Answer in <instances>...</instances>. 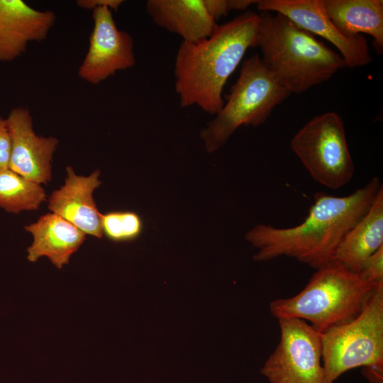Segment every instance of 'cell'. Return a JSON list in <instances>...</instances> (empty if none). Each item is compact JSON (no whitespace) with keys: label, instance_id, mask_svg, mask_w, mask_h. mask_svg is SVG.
Here are the masks:
<instances>
[{"label":"cell","instance_id":"cell-15","mask_svg":"<svg viewBox=\"0 0 383 383\" xmlns=\"http://www.w3.org/2000/svg\"><path fill=\"white\" fill-rule=\"evenodd\" d=\"M24 228L33 236L27 249L28 260L35 262L46 256L59 269L68 264L70 256L85 240L84 232L55 213H47Z\"/></svg>","mask_w":383,"mask_h":383},{"label":"cell","instance_id":"cell-10","mask_svg":"<svg viewBox=\"0 0 383 383\" xmlns=\"http://www.w3.org/2000/svg\"><path fill=\"white\" fill-rule=\"evenodd\" d=\"M256 5L261 11L281 13L299 28L329 41L339 50L347 67L365 66L372 60L367 39L341 33L327 15L322 0H260Z\"/></svg>","mask_w":383,"mask_h":383},{"label":"cell","instance_id":"cell-8","mask_svg":"<svg viewBox=\"0 0 383 383\" xmlns=\"http://www.w3.org/2000/svg\"><path fill=\"white\" fill-rule=\"evenodd\" d=\"M277 320L280 340L261 373L270 383H325L321 333L299 318Z\"/></svg>","mask_w":383,"mask_h":383},{"label":"cell","instance_id":"cell-3","mask_svg":"<svg viewBox=\"0 0 383 383\" xmlns=\"http://www.w3.org/2000/svg\"><path fill=\"white\" fill-rule=\"evenodd\" d=\"M254 48L260 49L262 63L290 94L304 93L346 67L339 53L279 13H259Z\"/></svg>","mask_w":383,"mask_h":383},{"label":"cell","instance_id":"cell-4","mask_svg":"<svg viewBox=\"0 0 383 383\" xmlns=\"http://www.w3.org/2000/svg\"><path fill=\"white\" fill-rule=\"evenodd\" d=\"M377 287L333 261L317 270L299 294L271 301L270 311L277 319L308 321L321 333L357 316Z\"/></svg>","mask_w":383,"mask_h":383},{"label":"cell","instance_id":"cell-14","mask_svg":"<svg viewBox=\"0 0 383 383\" xmlns=\"http://www.w3.org/2000/svg\"><path fill=\"white\" fill-rule=\"evenodd\" d=\"M145 9L158 27L197 43L210 37L218 28L203 0H148Z\"/></svg>","mask_w":383,"mask_h":383},{"label":"cell","instance_id":"cell-19","mask_svg":"<svg viewBox=\"0 0 383 383\" xmlns=\"http://www.w3.org/2000/svg\"><path fill=\"white\" fill-rule=\"evenodd\" d=\"M103 233L114 242L131 241L143 232L140 216L133 211H111L101 216Z\"/></svg>","mask_w":383,"mask_h":383},{"label":"cell","instance_id":"cell-13","mask_svg":"<svg viewBox=\"0 0 383 383\" xmlns=\"http://www.w3.org/2000/svg\"><path fill=\"white\" fill-rule=\"evenodd\" d=\"M65 184L54 191L48 200V209L84 232L101 238V216L93 198L94 191L101 184L100 171L84 177L67 166Z\"/></svg>","mask_w":383,"mask_h":383},{"label":"cell","instance_id":"cell-21","mask_svg":"<svg viewBox=\"0 0 383 383\" xmlns=\"http://www.w3.org/2000/svg\"><path fill=\"white\" fill-rule=\"evenodd\" d=\"M358 274L374 285H383V246L364 262Z\"/></svg>","mask_w":383,"mask_h":383},{"label":"cell","instance_id":"cell-20","mask_svg":"<svg viewBox=\"0 0 383 383\" xmlns=\"http://www.w3.org/2000/svg\"><path fill=\"white\" fill-rule=\"evenodd\" d=\"M206 9L214 21L226 16L231 11H245L252 4H256L255 0H203Z\"/></svg>","mask_w":383,"mask_h":383},{"label":"cell","instance_id":"cell-7","mask_svg":"<svg viewBox=\"0 0 383 383\" xmlns=\"http://www.w3.org/2000/svg\"><path fill=\"white\" fill-rule=\"evenodd\" d=\"M290 147L313 179L324 187L339 189L353 177L343 121L335 112L312 118L294 135Z\"/></svg>","mask_w":383,"mask_h":383},{"label":"cell","instance_id":"cell-23","mask_svg":"<svg viewBox=\"0 0 383 383\" xmlns=\"http://www.w3.org/2000/svg\"><path fill=\"white\" fill-rule=\"evenodd\" d=\"M123 3V0H78L76 1V4L82 9L94 10L96 8L106 6L114 11H116Z\"/></svg>","mask_w":383,"mask_h":383},{"label":"cell","instance_id":"cell-5","mask_svg":"<svg viewBox=\"0 0 383 383\" xmlns=\"http://www.w3.org/2000/svg\"><path fill=\"white\" fill-rule=\"evenodd\" d=\"M290 94L258 55L245 59L227 102L201 132L207 150L211 152L220 148L241 126L256 127L264 123Z\"/></svg>","mask_w":383,"mask_h":383},{"label":"cell","instance_id":"cell-1","mask_svg":"<svg viewBox=\"0 0 383 383\" xmlns=\"http://www.w3.org/2000/svg\"><path fill=\"white\" fill-rule=\"evenodd\" d=\"M382 187L379 178L375 177L347 196L317 192L300 224L289 228L257 225L245 235L258 249L255 260L268 261L285 256L316 270L326 266L333 261L340 243L368 211Z\"/></svg>","mask_w":383,"mask_h":383},{"label":"cell","instance_id":"cell-16","mask_svg":"<svg viewBox=\"0 0 383 383\" xmlns=\"http://www.w3.org/2000/svg\"><path fill=\"white\" fill-rule=\"evenodd\" d=\"M382 246L383 187L368 211L344 236L333 261L359 273L364 262Z\"/></svg>","mask_w":383,"mask_h":383},{"label":"cell","instance_id":"cell-2","mask_svg":"<svg viewBox=\"0 0 383 383\" xmlns=\"http://www.w3.org/2000/svg\"><path fill=\"white\" fill-rule=\"evenodd\" d=\"M259 13L246 11L218 25L197 43L182 41L174 60V89L182 107L197 106L216 115L223 107V89L229 77L252 48Z\"/></svg>","mask_w":383,"mask_h":383},{"label":"cell","instance_id":"cell-22","mask_svg":"<svg viewBox=\"0 0 383 383\" xmlns=\"http://www.w3.org/2000/svg\"><path fill=\"white\" fill-rule=\"evenodd\" d=\"M11 141L6 118L0 115V170L9 168Z\"/></svg>","mask_w":383,"mask_h":383},{"label":"cell","instance_id":"cell-6","mask_svg":"<svg viewBox=\"0 0 383 383\" xmlns=\"http://www.w3.org/2000/svg\"><path fill=\"white\" fill-rule=\"evenodd\" d=\"M321 334L325 383L357 367H383V285L357 316Z\"/></svg>","mask_w":383,"mask_h":383},{"label":"cell","instance_id":"cell-17","mask_svg":"<svg viewBox=\"0 0 383 383\" xmlns=\"http://www.w3.org/2000/svg\"><path fill=\"white\" fill-rule=\"evenodd\" d=\"M325 11L347 36L365 33L373 38L377 52L383 51L382 0H322Z\"/></svg>","mask_w":383,"mask_h":383},{"label":"cell","instance_id":"cell-11","mask_svg":"<svg viewBox=\"0 0 383 383\" xmlns=\"http://www.w3.org/2000/svg\"><path fill=\"white\" fill-rule=\"evenodd\" d=\"M6 122L11 141L9 169L39 184L50 181L51 162L58 140L36 135L27 107L13 109Z\"/></svg>","mask_w":383,"mask_h":383},{"label":"cell","instance_id":"cell-12","mask_svg":"<svg viewBox=\"0 0 383 383\" xmlns=\"http://www.w3.org/2000/svg\"><path fill=\"white\" fill-rule=\"evenodd\" d=\"M55 21L52 11L35 9L22 0H0V62L21 56L30 42L44 40Z\"/></svg>","mask_w":383,"mask_h":383},{"label":"cell","instance_id":"cell-9","mask_svg":"<svg viewBox=\"0 0 383 383\" xmlns=\"http://www.w3.org/2000/svg\"><path fill=\"white\" fill-rule=\"evenodd\" d=\"M92 18L89 45L78 75L87 82L98 84L118 71L133 67L135 57L132 36L118 28L109 8L94 9Z\"/></svg>","mask_w":383,"mask_h":383},{"label":"cell","instance_id":"cell-24","mask_svg":"<svg viewBox=\"0 0 383 383\" xmlns=\"http://www.w3.org/2000/svg\"><path fill=\"white\" fill-rule=\"evenodd\" d=\"M362 373L369 383H383V367H363Z\"/></svg>","mask_w":383,"mask_h":383},{"label":"cell","instance_id":"cell-18","mask_svg":"<svg viewBox=\"0 0 383 383\" xmlns=\"http://www.w3.org/2000/svg\"><path fill=\"white\" fill-rule=\"evenodd\" d=\"M46 200L40 184L10 169L0 170V207L9 213L36 210Z\"/></svg>","mask_w":383,"mask_h":383}]
</instances>
